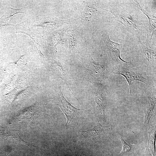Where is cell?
Here are the masks:
<instances>
[{
	"mask_svg": "<svg viewBox=\"0 0 156 156\" xmlns=\"http://www.w3.org/2000/svg\"><path fill=\"white\" fill-rule=\"evenodd\" d=\"M104 9L111 13L115 20L123 25L132 36H137L138 37L145 29L146 30V23L148 21L139 17L134 10H128L120 6Z\"/></svg>",
	"mask_w": 156,
	"mask_h": 156,
	"instance_id": "6da1fadb",
	"label": "cell"
},
{
	"mask_svg": "<svg viewBox=\"0 0 156 156\" xmlns=\"http://www.w3.org/2000/svg\"><path fill=\"white\" fill-rule=\"evenodd\" d=\"M146 69L143 65L134 67L119 66L112 68L111 72L124 77L129 86L130 94L131 96V86L133 81H140L147 86L153 85L152 80L146 74Z\"/></svg>",
	"mask_w": 156,
	"mask_h": 156,
	"instance_id": "7a4b0ae2",
	"label": "cell"
},
{
	"mask_svg": "<svg viewBox=\"0 0 156 156\" xmlns=\"http://www.w3.org/2000/svg\"><path fill=\"white\" fill-rule=\"evenodd\" d=\"M103 48L109 64L113 68L119 66L126 67L130 63L122 59L120 56L122 44L112 40L109 33L106 30L102 32Z\"/></svg>",
	"mask_w": 156,
	"mask_h": 156,
	"instance_id": "3957f363",
	"label": "cell"
},
{
	"mask_svg": "<svg viewBox=\"0 0 156 156\" xmlns=\"http://www.w3.org/2000/svg\"><path fill=\"white\" fill-rule=\"evenodd\" d=\"M57 105L65 115L67 122L65 126L78 120L81 117L82 109L73 106L65 99L62 94L61 86H59L56 92Z\"/></svg>",
	"mask_w": 156,
	"mask_h": 156,
	"instance_id": "277c9868",
	"label": "cell"
},
{
	"mask_svg": "<svg viewBox=\"0 0 156 156\" xmlns=\"http://www.w3.org/2000/svg\"><path fill=\"white\" fill-rule=\"evenodd\" d=\"M93 85L92 92L96 114L100 118L105 120L107 101V86L97 82Z\"/></svg>",
	"mask_w": 156,
	"mask_h": 156,
	"instance_id": "5b68a950",
	"label": "cell"
},
{
	"mask_svg": "<svg viewBox=\"0 0 156 156\" xmlns=\"http://www.w3.org/2000/svg\"><path fill=\"white\" fill-rule=\"evenodd\" d=\"M145 120L144 126L149 125V121L153 113L156 103V89L154 85L147 86L142 96Z\"/></svg>",
	"mask_w": 156,
	"mask_h": 156,
	"instance_id": "8992f818",
	"label": "cell"
},
{
	"mask_svg": "<svg viewBox=\"0 0 156 156\" xmlns=\"http://www.w3.org/2000/svg\"><path fill=\"white\" fill-rule=\"evenodd\" d=\"M88 69L92 78L96 81H101L108 78V74L111 70L106 65L96 62L91 56L86 59Z\"/></svg>",
	"mask_w": 156,
	"mask_h": 156,
	"instance_id": "52a82bcc",
	"label": "cell"
},
{
	"mask_svg": "<svg viewBox=\"0 0 156 156\" xmlns=\"http://www.w3.org/2000/svg\"><path fill=\"white\" fill-rule=\"evenodd\" d=\"M138 45L139 54L141 58L143 66L151 70H156V53L155 50L151 47L145 45L141 41L139 37Z\"/></svg>",
	"mask_w": 156,
	"mask_h": 156,
	"instance_id": "ba28073f",
	"label": "cell"
},
{
	"mask_svg": "<svg viewBox=\"0 0 156 156\" xmlns=\"http://www.w3.org/2000/svg\"><path fill=\"white\" fill-rule=\"evenodd\" d=\"M107 126H103L98 123L92 129L85 131H79L83 139L90 143H96L102 141L105 135V130Z\"/></svg>",
	"mask_w": 156,
	"mask_h": 156,
	"instance_id": "9c48e42d",
	"label": "cell"
},
{
	"mask_svg": "<svg viewBox=\"0 0 156 156\" xmlns=\"http://www.w3.org/2000/svg\"><path fill=\"white\" fill-rule=\"evenodd\" d=\"M74 19L61 20L53 16L47 15L41 17L36 22L35 26L44 29L55 28Z\"/></svg>",
	"mask_w": 156,
	"mask_h": 156,
	"instance_id": "30bf717a",
	"label": "cell"
},
{
	"mask_svg": "<svg viewBox=\"0 0 156 156\" xmlns=\"http://www.w3.org/2000/svg\"><path fill=\"white\" fill-rule=\"evenodd\" d=\"M136 7L145 15L148 19V26L147 28V41L148 47H151L152 36L156 28V16L148 13L140 6L137 1H134Z\"/></svg>",
	"mask_w": 156,
	"mask_h": 156,
	"instance_id": "8fae6325",
	"label": "cell"
},
{
	"mask_svg": "<svg viewBox=\"0 0 156 156\" xmlns=\"http://www.w3.org/2000/svg\"><path fill=\"white\" fill-rule=\"evenodd\" d=\"M15 32L21 33L28 36L33 41L39 55L41 57L44 58V55L40 50V46L38 41L30 31L29 26L27 23L24 22L19 24L13 25Z\"/></svg>",
	"mask_w": 156,
	"mask_h": 156,
	"instance_id": "7c38bea8",
	"label": "cell"
},
{
	"mask_svg": "<svg viewBox=\"0 0 156 156\" xmlns=\"http://www.w3.org/2000/svg\"><path fill=\"white\" fill-rule=\"evenodd\" d=\"M19 131L17 130L5 129L0 126V137L3 139L16 140L17 142L25 144L31 147L33 146L29 143L23 140L19 135Z\"/></svg>",
	"mask_w": 156,
	"mask_h": 156,
	"instance_id": "4fadbf2b",
	"label": "cell"
},
{
	"mask_svg": "<svg viewBox=\"0 0 156 156\" xmlns=\"http://www.w3.org/2000/svg\"><path fill=\"white\" fill-rule=\"evenodd\" d=\"M25 8L14 9L9 7L7 8L6 13L0 18V27L8 26L10 18L15 14L19 13H24L26 10Z\"/></svg>",
	"mask_w": 156,
	"mask_h": 156,
	"instance_id": "5bb4252c",
	"label": "cell"
},
{
	"mask_svg": "<svg viewBox=\"0 0 156 156\" xmlns=\"http://www.w3.org/2000/svg\"><path fill=\"white\" fill-rule=\"evenodd\" d=\"M51 66L56 75L64 81L70 91L75 96L69 87L68 81L67 73L64 66L60 62L55 61L52 63Z\"/></svg>",
	"mask_w": 156,
	"mask_h": 156,
	"instance_id": "9a60e30c",
	"label": "cell"
},
{
	"mask_svg": "<svg viewBox=\"0 0 156 156\" xmlns=\"http://www.w3.org/2000/svg\"><path fill=\"white\" fill-rule=\"evenodd\" d=\"M97 11V7L95 2L91 1L86 4L82 12V17L86 21H90Z\"/></svg>",
	"mask_w": 156,
	"mask_h": 156,
	"instance_id": "2e32d148",
	"label": "cell"
},
{
	"mask_svg": "<svg viewBox=\"0 0 156 156\" xmlns=\"http://www.w3.org/2000/svg\"><path fill=\"white\" fill-rule=\"evenodd\" d=\"M69 40V50L70 52L76 49L78 44V37L73 30H70L67 32Z\"/></svg>",
	"mask_w": 156,
	"mask_h": 156,
	"instance_id": "e0dca14e",
	"label": "cell"
},
{
	"mask_svg": "<svg viewBox=\"0 0 156 156\" xmlns=\"http://www.w3.org/2000/svg\"><path fill=\"white\" fill-rule=\"evenodd\" d=\"M120 139L122 143V149L119 155L122 156L126 153L132 152L135 147V145L126 142L122 137Z\"/></svg>",
	"mask_w": 156,
	"mask_h": 156,
	"instance_id": "ac0fdd59",
	"label": "cell"
},
{
	"mask_svg": "<svg viewBox=\"0 0 156 156\" xmlns=\"http://www.w3.org/2000/svg\"><path fill=\"white\" fill-rule=\"evenodd\" d=\"M10 153V152L9 151H7L6 150L5 151V156H7Z\"/></svg>",
	"mask_w": 156,
	"mask_h": 156,
	"instance_id": "d6986e66",
	"label": "cell"
},
{
	"mask_svg": "<svg viewBox=\"0 0 156 156\" xmlns=\"http://www.w3.org/2000/svg\"></svg>",
	"mask_w": 156,
	"mask_h": 156,
	"instance_id": "ffe728a7",
	"label": "cell"
}]
</instances>
